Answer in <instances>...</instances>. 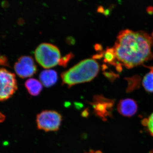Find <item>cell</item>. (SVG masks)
<instances>
[{
    "label": "cell",
    "mask_w": 153,
    "mask_h": 153,
    "mask_svg": "<svg viewBox=\"0 0 153 153\" xmlns=\"http://www.w3.org/2000/svg\"><path fill=\"white\" fill-rule=\"evenodd\" d=\"M153 40L143 31H121L114 47L117 60L127 68L141 65L153 57Z\"/></svg>",
    "instance_id": "1"
},
{
    "label": "cell",
    "mask_w": 153,
    "mask_h": 153,
    "mask_svg": "<svg viewBox=\"0 0 153 153\" xmlns=\"http://www.w3.org/2000/svg\"><path fill=\"white\" fill-rule=\"evenodd\" d=\"M99 65L93 58L86 59L61 74L63 84L71 87L79 83L90 82L99 71Z\"/></svg>",
    "instance_id": "2"
},
{
    "label": "cell",
    "mask_w": 153,
    "mask_h": 153,
    "mask_svg": "<svg viewBox=\"0 0 153 153\" xmlns=\"http://www.w3.org/2000/svg\"><path fill=\"white\" fill-rule=\"evenodd\" d=\"M36 61L44 68H50L59 63L61 57L60 50L52 44L44 43L40 44L35 52Z\"/></svg>",
    "instance_id": "3"
},
{
    "label": "cell",
    "mask_w": 153,
    "mask_h": 153,
    "mask_svg": "<svg viewBox=\"0 0 153 153\" xmlns=\"http://www.w3.org/2000/svg\"><path fill=\"white\" fill-rule=\"evenodd\" d=\"M63 118L59 112L54 110H44L36 117L38 129L45 132L57 131L59 130Z\"/></svg>",
    "instance_id": "4"
},
{
    "label": "cell",
    "mask_w": 153,
    "mask_h": 153,
    "mask_svg": "<svg viewBox=\"0 0 153 153\" xmlns=\"http://www.w3.org/2000/svg\"><path fill=\"white\" fill-rule=\"evenodd\" d=\"M18 88L15 74L4 68H0V101L10 98Z\"/></svg>",
    "instance_id": "5"
},
{
    "label": "cell",
    "mask_w": 153,
    "mask_h": 153,
    "mask_svg": "<svg viewBox=\"0 0 153 153\" xmlns=\"http://www.w3.org/2000/svg\"><path fill=\"white\" fill-rule=\"evenodd\" d=\"M114 100L106 98L102 95H97L93 97L90 104L94 108L95 115L102 120L106 121L108 117H112Z\"/></svg>",
    "instance_id": "6"
},
{
    "label": "cell",
    "mask_w": 153,
    "mask_h": 153,
    "mask_svg": "<svg viewBox=\"0 0 153 153\" xmlns=\"http://www.w3.org/2000/svg\"><path fill=\"white\" fill-rule=\"evenodd\" d=\"M14 69L17 75L22 78L33 76L37 72V67L32 57L23 56L15 63Z\"/></svg>",
    "instance_id": "7"
},
{
    "label": "cell",
    "mask_w": 153,
    "mask_h": 153,
    "mask_svg": "<svg viewBox=\"0 0 153 153\" xmlns=\"http://www.w3.org/2000/svg\"><path fill=\"white\" fill-rule=\"evenodd\" d=\"M138 105L136 102L131 99L122 100L117 105L118 112L124 116L130 117L136 113Z\"/></svg>",
    "instance_id": "8"
},
{
    "label": "cell",
    "mask_w": 153,
    "mask_h": 153,
    "mask_svg": "<svg viewBox=\"0 0 153 153\" xmlns=\"http://www.w3.org/2000/svg\"><path fill=\"white\" fill-rule=\"evenodd\" d=\"M39 78L42 84L46 87H50L57 82L58 76L57 72L52 69L44 70L41 72Z\"/></svg>",
    "instance_id": "9"
},
{
    "label": "cell",
    "mask_w": 153,
    "mask_h": 153,
    "mask_svg": "<svg viewBox=\"0 0 153 153\" xmlns=\"http://www.w3.org/2000/svg\"><path fill=\"white\" fill-rule=\"evenodd\" d=\"M25 86L30 95L33 96L39 95L43 89L41 82L33 78L27 79L25 82Z\"/></svg>",
    "instance_id": "10"
},
{
    "label": "cell",
    "mask_w": 153,
    "mask_h": 153,
    "mask_svg": "<svg viewBox=\"0 0 153 153\" xmlns=\"http://www.w3.org/2000/svg\"><path fill=\"white\" fill-rule=\"evenodd\" d=\"M103 57L105 63L116 66V56L114 48H107L105 51L103 52Z\"/></svg>",
    "instance_id": "11"
},
{
    "label": "cell",
    "mask_w": 153,
    "mask_h": 153,
    "mask_svg": "<svg viewBox=\"0 0 153 153\" xmlns=\"http://www.w3.org/2000/svg\"><path fill=\"white\" fill-rule=\"evenodd\" d=\"M151 71L146 74L143 81V86L148 92H153V66L149 67Z\"/></svg>",
    "instance_id": "12"
},
{
    "label": "cell",
    "mask_w": 153,
    "mask_h": 153,
    "mask_svg": "<svg viewBox=\"0 0 153 153\" xmlns=\"http://www.w3.org/2000/svg\"><path fill=\"white\" fill-rule=\"evenodd\" d=\"M143 126L146 127L147 130L153 137V113L148 118H145L142 121Z\"/></svg>",
    "instance_id": "13"
},
{
    "label": "cell",
    "mask_w": 153,
    "mask_h": 153,
    "mask_svg": "<svg viewBox=\"0 0 153 153\" xmlns=\"http://www.w3.org/2000/svg\"><path fill=\"white\" fill-rule=\"evenodd\" d=\"M74 57V54L72 52H70L69 54H67L63 57L60 58L59 61V64L60 66L63 67H66L68 65V62L71 60L72 58Z\"/></svg>",
    "instance_id": "14"
},
{
    "label": "cell",
    "mask_w": 153,
    "mask_h": 153,
    "mask_svg": "<svg viewBox=\"0 0 153 153\" xmlns=\"http://www.w3.org/2000/svg\"><path fill=\"white\" fill-rule=\"evenodd\" d=\"M7 65L8 61L7 58L4 56L0 55V65L7 66Z\"/></svg>",
    "instance_id": "15"
},
{
    "label": "cell",
    "mask_w": 153,
    "mask_h": 153,
    "mask_svg": "<svg viewBox=\"0 0 153 153\" xmlns=\"http://www.w3.org/2000/svg\"><path fill=\"white\" fill-rule=\"evenodd\" d=\"M104 75H105L106 77L109 78L110 79H113V78H114V76H115V74L114 73H111V72H105L104 73Z\"/></svg>",
    "instance_id": "16"
},
{
    "label": "cell",
    "mask_w": 153,
    "mask_h": 153,
    "mask_svg": "<svg viewBox=\"0 0 153 153\" xmlns=\"http://www.w3.org/2000/svg\"><path fill=\"white\" fill-rule=\"evenodd\" d=\"M95 49L96 50L100 51L102 50V47L101 45L100 44H96L95 46Z\"/></svg>",
    "instance_id": "17"
},
{
    "label": "cell",
    "mask_w": 153,
    "mask_h": 153,
    "mask_svg": "<svg viewBox=\"0 0 153 153\" xmlns=\"http://www.w3.org/2000/svg\"><path fill=\"white\" fill-rule=\"evenodd\" d=\"M5 119V116L1 113L0 112V122H2Z\"/></svg>",
    "instance_id": "18"
},
{
    "label": "cell",
    "mask_w": 153,
    "mask_h": 153,
    "mask_svg": "<svg viewBox=\"0 0 153 153\" xmlns=\"http://www.w3.org/2000/svg\"><path fill=\"white\" fill-rule=\"evenodd\" d=\"M86 153H102V152L101 151H90L89 152Z\"/></svg>",
    "instance_id": "19"
},
{
    "label": "cell",
    "mask_w": 153,
    "mask_h": 153,
    "mask_svg": "<svg viewBox=\"0 0 153 153\" xmlns=\"http://www.w3.org/2000/svg\"><path fill=\"white\" fill-rule=\"evenodd\" d=\"M152 36L153 38V33H152Z\"/></svg>",
    "instance_id": "20"
},
{
    "label": "cell",
    "mask_w": 153,
    "mask_h": 153,
    "mask_svg": "<svg viewBox=\"0 0 153 153\" xmlns=\"http://www.w3.org/2000/svg\"><path fill=\"white\" fill-rule=\"evenodd\" d=\"M79 1H81V0H79Z\"/></svg>",
    "instance_id": "21"
}]
</instances>
